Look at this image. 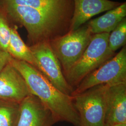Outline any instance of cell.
Instances as JSON below:
<instances>
[{
    "label": "cell",
    "instance_id": "cell-4",
    "mask_svg": "<svg viewBox=\"0 0 126 126\" xmlns=\"http://www.w3.org/2000/svg\"><path fill=\"white\" fill-rule=\"evenodd\" d=\"M93 35L87 23H85L76 30L69 31L50 41L63 74L80 58Z\"/></svg>",
    "mask_w": 126,
    "mask_h": 126
},
{
    "label": "cell",
    "instance_id": "cell-1",
    "mask_svg": "<svg viewBox=\"0 0 126 126\" xmlns=\"http://www.w3.org/2000/svg\"><path fill=\"white\" fill-rule=\"evenodd\" d=\"M10 63L22 76L32 94L50 110L57 122H65L74 126H81L72 96L58 90L42 72L29 63L13 58Z\"/></svg>",
    "mask_w": 126,
    "mask_h": 126
},
{
    "label": "cell",
    "instance_id": "cell-16",
    "mask_svg": "<svg viewBox=\"0 0 126 126\" xmlns=\"http://www.w3.org/2000/svg\"><path fill=\"white\" fill-rule=\"evenodd\" d=\"M126 19L124 18L116 28L109 34L108 46L113 52L126 46Z\"/></svg>",
    "mask_w": 126,
    "mask_h": 126
},
{
    "label": "cell",
    "instance_id": "cell-17",
    "mask_svg": "<svg viewBox=\"0 0 126 126\" xmlns=\"http://www.w3.org/2000/svg\"><path fill=\"white\" fill-rule=\"evenodd\" d=\"M10 35V25L8 23V18L0 9V47L7 52Z\"/></svg>",
    "mask_w": 126,
    "mask_h": 126
},
{
    "label": "cell",
    "instance_id": "cell-8",
    "mask_svg": "<svg viewBox=\"0 0 126 126\" xmlns=\"http://www.w3.org/2000/svg\"><path fill=\"white\" fill-rule=\"evenodd\" d=\"M57 122L50 110L34 95L20 103L17 126H52Z\"/></svg>",
    "mask_w": 126,
    "mask_h": 126
},
{
    "label": "cell",
    "instance_id": "cell-10",
    "mask_svg": "<svg viewBox=\"0 0 126 126\" xmlns=\"http://www.w3.org/2000/svg\"><path fill=\"white\" fill-rule=\"evenodd\" d=\"M73 1L74 10L70 31L78 29L95 16L122 4L110 0H73Z\"/></svg>",
    "mask_w": 126,
    "mask_h": 126
},
{
    "label": "cell",
    "instance_id": "cell-15",
    "mask_svg": "<svg viewBox=\"0 0 126 126\" xmlns=\"http://www.w3.org/2000/svg\"><path fill=\"white\" fill-rule=\"evenodd\" d=\"M20 103L0 99V126H17Z\"/></svg>",
    "mask_w": 126,
    "mask_h": 126
},
{
    "label": "cell",
    "instance_id": "cell-13",
    "mask_svg": "<svg viewBox=\"0 0 126 126\" xmlns=\"http://www.w3.org/2000/svg\"><path fill=\"white\" fill-rule=\"evenodd\" d=\"M126 2L113 9L108 10L107 13L98 18L91 20L87 23L93 34L103 33H110L126 18Z\"/></svg>",
    "mask_w": 126,
    "mask_h": 126
},
{
    "label": "cell",
    "instance_id": "cell-14",
    "mask_svg": "<svg viewBox=\"0 0 126 126\" xmlns=\"http://www.w3.org/2000/svg\"><path fill=\"white\" fill-rule=\"evenodd\" d=\"M16 25L10 26L11 35L8 48V52L12 58L29 63L38 70L36 59L29 46L22 39Z\"/></svg>",
    "mask_w": 126,
    "mask_h": 126
},
{
    "label": "cell",
    "instance_id": "cell-12",
    "mask_svg": "<svg viewBox=\"0 0 126 126\" xmlns=\"http://www.w3.org/2000/svg\"><path fill=\"white\" fill-rule=\"evenodd\" d=\"M0 3L30 7L71 22L73 0H0Z\"/></svg>",
    "mask_w": 126,
    "mask_h": 126
},
{
    "label": "cell",
    "instance_id": "cell-11",
    "mask_svg": "<svg viewBox=\"0 0 126 126\" xmlns=\"http://www.w3.org/2000/svg\"><path fill=\"white\" fill-rule=\"evenodd\" d=\"M126 123V83L109 86L106 93L105 124Z\"/></svg>",
    "mask_w": 126,
    "mask_h": 126
},
{
    "label": "cell",
    "instance_id": "cell-3",
    "mask_svg": "<svg viewBox=\"0 0 126 126\" xmlns=\"http://www.w3.org/2000/svg\"><path fill=\"white\" fill-rule=\"evenodd\" d=\"M109 34H94L80 58L63 74L74 89L86 77L115 55L108 46Z\"/></svg>",
    "mask_w": 126,
    "mask_h": 126
},
{
    "label": "cell",
    "instance_id": "cell-18",
    "mask_svg": "<svg viewBox=\"0 0 126 126\" xmlns=\"http://www.w3.org/2000/svg\"><path fill=\"white\" fill-rule=\"evenodd\" d=\"M11 56L0 47V72L9 63Z\"/></svg>",
    "mask_w": 126,
    "mask_h": 126
},
{
    "label": "cell",
    "instance_id": "cell-5",
    "mask_svg": "<svg viewBox=\"0 0 126 126\" xmlns=\"http://www.w3.org/2000/svg\"><path fill=\"white\" fill-rule=\"evenodd\" d=\"M109 85L95 86L72 96L81 126H104L106 108V93Z\"/></svg>",
    "mask_w": 126,
    "mask_h": 126
},
{
    "label": "cell",
    "instance_id": "cell-7",
    "mask_svg": "<svg viewBox=\"0 0 126 126\" xmlns=\"http://www.w3.org/2000/svg\"><path fill=\"white\" fill-rule=\"evenodd\" d=\"M29 47L36 59L38 70L58 90L72 96L74 89L66 80L61 64L51 49L50 42H41Z\"/></svg>",
    "mask_w": 126,
    "mask_h": 126
},
{
    "label": "cell",
    "instance_id": "cell-2",
    "mask_svg": "<svg viewBox=\"0 0 126 126\" xmlns=\"http://www.w3.org/2000/svg\"><path fill=\"white\" fill-rule=\"evenodd\" d=\"M7 18L23 26L30 46L50 41L70 31L71 21L30 7L0 3Z\"/></svg>",
    "mask_w": 126,
    "mask_h": 126
},
{
    "label": "cell",
    "instance_id": "cell-19",
    "mask_svg": "<svg viewBox=\"0 0 126 126\" xmlns=\"http://www.w3.org/2000/svg\"><path fill=\"white\" fill-rule=\"evenodd\" d=\"M104 126H126V124H118V125H108L107 124H105Z\"/></svg>",
    "mask_w": 126,
    "mask_h": 126
},
{
    "label": "cell",
    "instance_id": "cell-6",
    "mask_svg": "<svg viewBox=\"0 0 126 126\" xmlns=\"http://www.w3.org/2000/svg\"><path fill=\"white\" fill-rule=\"evenodd\" d=\"M126 83V48L86 77L74 89L72 96L100 85Z\"/></svg>",
    "mask_w": 126,
    "mask_h": 126
},
{
    "label": "cell",
    "instance_id": "cell-9",
    "mask_svg": "<svg viewBox=\"0 0 126 126\" xmlns=\"http://www.w3.org/2000/svg\"><path fill=\"white\" fill-rule=\"evenodd\" d=\"M31 94L23 77L9 62L0 72V99L20 103Z\"/></svg>",
    "mask_w": 126,
    "mask_h": 126
}]
</instances>
